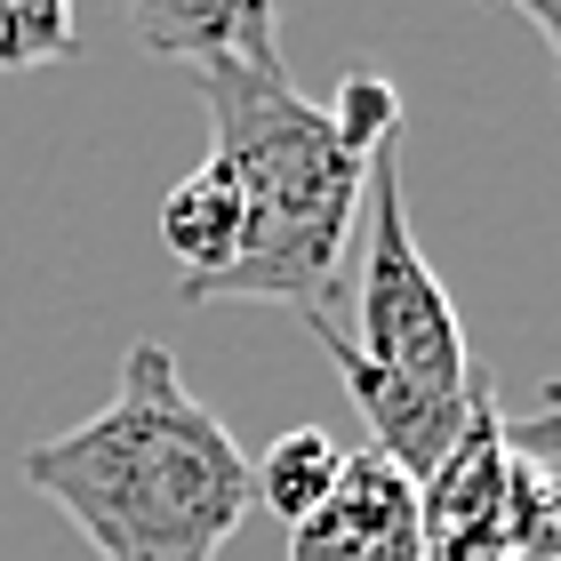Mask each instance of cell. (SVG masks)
Here are the masks:
<instances>
[{"label": "cell", "instance_id": "cell-1", "mask_svg": "<svg viewBox=\"0 0 561 561\" xmlns=\"http://www.w3.org/2000/svg\"><path fill=\"white\" fill-rule=\"evenodd\" d=\"M209 105V161L241 185L249 249L241 265L209 280L193 305H280L305 329L329 321V297L345 280V249L369 201L377 145L401 137V96L377 65H353L337 96L313 105L289 72H201Z\"/></svg>", "mask_w": 561, "mask_h": 561}, {"label": "cell", "instance_id": "cell-2", "mask_svg": "<svg viewBox=\"0 0 561 561\" xmlns=\"http://www.w3.org/2000/svg\"><path fill=\"white\" fill-rule=\"evenodd\" d=\"M24 481L65 505L96 561H217L257 505L233 425L152 337L121 353V386L96 417L24 449Z\"/></svg>", "mask_w": 561, "mask_h": 561}, {"label": "cell", "instance_id": "cell-3", "mask_svg": "<svg viewBox=\"0 0 561 561\" xmlns=\"http://www.w3.org/2000/svg\"><path fill=\"white\" fill-rule=\"evenodd\" d=\"M362 273H353V329L337 321H313V337H329L337 353H353L362 369L393 377L410 393H433V401H466L481 377L473 345H466V321L442 289L433 257L410 233V185H401V137L377 145L369 161V201H362Z\"/></svg>", "mask_w": 561, "mask_h": 561}, {"label": "cell", "instance_id": "cell-4", "mask_svg": "<svg viewBox=\"0 0 561 561\" xmlns=\"http://www.w3.org/2000/svg\"><path fill=\"white\" fill-rule=\"evenodd\" d=\"M538 433H546V410L514 425L497 410V393L466 417L449 457L417 481L425 561H514V490H522V457Z\"/></svg>", "mask_w": 561, "mask_h": 561}, {"label": "cell", "instance_id": "cell-5", "mask_svg": "<svg viewBox=\"0 0 561 561\" xmlns=\"http://www.w3.org/2000/svg\"><path fill=\"white\" fill-rule=\"evenodd\" d=\"M289 561H425L417 481L377 449L345 457V481L329 490V505L289 529Z\"/></svg>", "mask_w": 561, "mask_h": 561}, {"label": "cell", "instance_id": "cell-6", "mask_svg": "<svg viewBox=\"0 0 561 561\" xmlns=\"http://www.w3.org/2000/svg\"><path fill=\"white\" fill-rule=\"evenodd\" d=\"M289 0H129V24L152 57H176L193 72L241 65V72H289L280 57Z\"/></svg>", "mask_w": 561, "mask_h": 561}, {"label": "cell", "instance_id": "cell-7", "mask_svg": "<svg viewBox=\"0 0 561 561\" xmlns=\"http://www.w3.org/2000/svg\"><path fill=\"white\" fill-rule=\"evenodd\" d=\"M161 249L185 265V289H176L185 305L209 289V280H225V273L241 265L249 209H241V185L217 161H201L193 176H176V185H169V201H161Z\"/></svg>", "mask_w": 561, "mask_h": 561}, {"label": "cell", "instance_id": "cell-8", "mask_svg": "<svg viewBox=\"0 0 561 561\" xmlns=\"http://www.w3.org/2000/svg\"><path fill=\"white\" fill-rule=\"evenodd\" d=\"M345 457H353V449H345L329 425H289V433H273V449L249 466V497L297 529L305 514H321L329 490L345 481Z\"/></svg>", "mask_w": 561, "mask_h": 561}, {"label": "cell", "instance_id": "cell-9", "mask_svg": "<svg viewBox=\"0 0 561 561\" xmlns=\"http://www.w3.org/2000/svg\"><path fill=\"white\" fill-rule=\"evenodd\" d=\"M81 41L72 0H0V72H41L65 65Z\"/></svg>", "mask_w": 561, "mask_h": 561}, {"label": "cell", "instance_id": "cell-10", "mask_svg": "<svg viewBox=\"0 0 561 561\" xmlns=\"http://www.w3.org/2000/svg\"><path fill=\"white\" fill-rule=\"evenodd\" d=\"M505 9H522L529 24H538L546 48H553V72H561V0H505Z\"/></svg>", "mask_w": 561, "mask_h": 561}]
</instances>
